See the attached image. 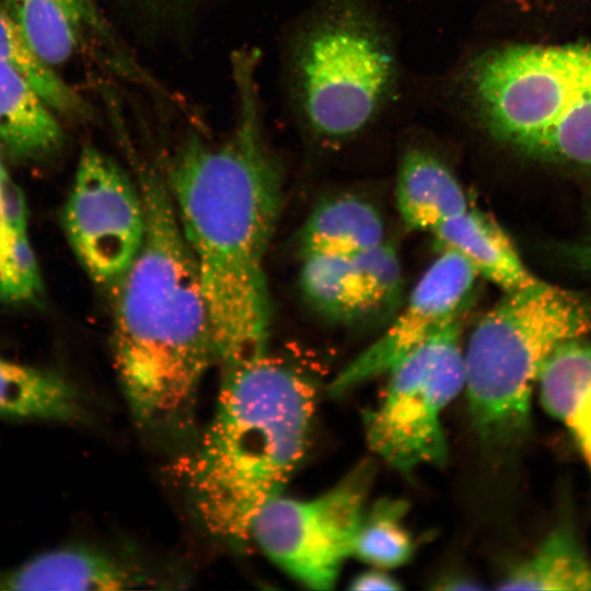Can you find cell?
<instances>
[{"mask_svg":"<svg viewBox=\"0 0 591 591\" xmlns=\"http://www.w3.org/2000/svg\"><path fill=\"white\" fill-rule=\"evenodd\" d=\"M395 197L404 224L433 232L468 209L463 187L438 158L410 149L399 163Z\"/></svg>","mask_w":591,"mask_h":591,"instance_id":"14","label":"cell"},{"mask_svg":"<svg viewBox=\"0 0 591 591\" xmlns=\"http://www.w3.org/2000/svg\"><path fill=\"white\" fill-rule=\"evenodd\" d=\"M351 590H398L402 586L384 569L374 568L356 576L351 583Z\"/></svg>","mask_w":591,"mask_h":591,"instance_id":"26","label":"cell"},{"mask_svg":"<svg viewBox=\"0 0 591 591\" xmlns=\"http://www.w3.org/2000/svg\"><path fill=\"white\" fill-rule=\"evenodd\" d=\"M317 394L311 374L268 350L222 369L213 417L186 474L209 532L234 544L251 538L256 514L305 454Z\"/></svg>","mask_w":591,"mask_h":591,"instance_id":"3","label":"cell"},{"mask_svg":"<svg viewBox=\"0 0 591 591\" xmlns=\"http://www.w3.org/2000/svg\"><path fill=\"white\" fill-rule=\"evenodd\" d=\"M11 271L18 304L37 302L43 294V282L27 233L12 236Z\"/></svg>","mask_w":591,"mask_h":591,"instance_id":"23","label":"cell"},{"mask_svg":"<svg viewBox=\"0 0 591 591\" xmlns=\"http://www.w3.org/2000/svg\"><path fill=\"white\" fill-rule=\"evenodd\" d=\"M140 1L147 4L148 7L157 8L159 10V9L166 8L173 3L176 4L177 2L184 1V0H140Z\"/></svg>","mask_w":591,"mask_h":591,"instance_id":"29","label":"cell"},{"mask_svg":"<svg viewBox=\"0 0 591 591\" xmlns=\"http://www.w3.org/2000/svg\"><path fill=\"white\" fill-rule=\"evenodd\" d=\"M386 374L382 398L364 416L370 448L402 473L443 464L448 445L441 417L465 381L457 320L436 331Z\"/></svg>","mask_w":591,"mask_h":591,"instance_id":"7","label":"cell"},{"mask_svg":"<svg viewBox=\"0 0 591 591\" xmlns=\"http://www.w3.org/2000/svg\"><path fill=\"white\" fill-rule=\"evenodd\" d=\"M140 580L107 554L88 546L51 549L0 573V590H121Z\"/></svg>","mask_w":591,"mask_h":591,"instance_id":"13","label":"cell"},{"mask_svg":"<svg viewBox=\"0 0 591 591\" xmlns=\"http://www.w3.org/2000/svg\"><path fill=\"white\" fill-rule=\"evenodd\" d=\"M0 1L54 68L88 56L117 74H132L135 66L95 0Z\"/></svg>","mask_w":591,"mask_h":591,"instance_id":"11","label":"cell"},{"mask_svg":"<svg viewBox=\"0 0 591 591\" xmlns=\"http://www.w3.org/2000/svg\"><path fill=\"white\" fill-rule=\"evenodd\" d=\"M7 172L0 155V301L16 303V293L11 271L12 236L2 220L1 216V189Z\"/></svg>","mask_w":591,"mask_h":591,"instance_id":"25","label":"cell"},{"mask_svg":"<svg viewBox=\"0 0 591 591\" xmlns=\"http://www.w3.org/2000/svg\"><path fill=\"white\" fill-rule=\"evenodd\" d=\"M591 332V303L543 282L505 293L474 327L464 349L468 409L487 443L524 433L542 367L560 344Z\"/></svg>","mask_w":591,"mask_h":591,"instance_id":"5","label":"cell"},{"mask_svg":"<svg viewBox=\"0 0 591 591\" xmlns=\"http://www.w3.org/2000/svg\"><path fill=\"white\" fill-rule=\"evenodd\" d=\"M570 258L579 269L591 274V228L587 236L570 250Z\"/></svg>","mask_w":591,"mask_h":591,"instance_id":"27","label":"cell"},{"mask_svg":"<svg viewBox=\"0 0 591 591\" xmlns=\"http://www.w3.org/2000/svg\"><path fill=\"white\" fill-rule=\"evenodd\" d=\"M384 241V221L369 201L340 195L320 202L304 222L300 243L303 255L327 253L354 256Z\"/></svg>","mask_w":591,"mask_h":591,"instance_id":"16","label":"cell"},{"mask_svg":"<svg viewBox=\"0 0 591 591\" xmlns=\"http://www.w3.org/2000/svg\"><path fill=\"white\" fill-rule=\"evenodd\" d=\"M299 282L306 301L326 317L349 322L367 315L351 256L304 254Z\"/></svg>","mask_w":591,"mask_h":591,"instance_id":"20","label":"cell"},{"mask_svg":"<svg viewBox=\"0 0 591 591\" xmlns=\"http://www.w3.org/2000/svg\"><path fill=\"white\" fill-rule=\"evenodd\" d=\"M59 115L23 78L0 65V148L23 161L60 150L65 131Z\"/></svg>","mask_w":591,"mask_h":591,"instance_id":"15","label":"cell"},{"mask_svg":"<svg viewBox=\"0 0 591 591\" xmlns=\"http://www.w3.org/2000/svg\"><path fill=\"white\" fill-rule=\"evenodd\" d=\"M468 86L498 139L542 159L591 164V40L493 49L474 62Z\"/></svg>","mask_w":591,"mask_h":591,"instance_id":"4","label":"cell"},{"mask_svg":"<svg viewBox=\"0 0 591 591\" xmlns=\"http://www.w3.org/2000/svg\"><path fill=\"white\" fill-rule=\"evenodd\" d=\"M83 414L81 395L71 382L0 357V417L76 421Z\"/></svg>","mask_w":591,"mask_h":591,"instance_id":"17","label":"cell"},{"mask_svg":"<svg viewBox=\"0 0 591 591\" xmlns=\"http://www.w3.org/2000/svg\"><path fill=\"white\" fill-rule=\"evenodd\" d=\"M1 216L3 223L11 235L26 233L27 207L21 188L8 174L1 189Z\"/></svg>","mask_w":591,"mask_h":591,"instance_id":"24","label":"cell"},{"mask_svg":"<svg viewBox=\"0 0 591 591\" xmlns=\"http://www.w3.org/2000/svg\"><path fill=\"white\" fill-rule=\"evenodd\" d=\"M371 477V467L363 464L313 498L278 495L256 514L251 538L298 582L314 590L332 589L354 555Z\"/></svg>","mask_w":591,"mask_h":591,"instance_id":"8","label":"cell"},{"mask_svg":"<svg viewBox=\"0 0 591 591\" xmlns=\"http://www.w3.org/2000/svg\"><path fill=\"white\" fill-rule=\"evenodd\" d=\"M137 175L146 234L117 285L115 364L137 422L171 432L188 426L201 381L217 362L216 347L166 181L149 166Z\"/></svg>","mask_w":591,"mask_h":591,"instance_id":"2","label":"cell"},{"mask_svg":"<svg viewBox=\"0 0 591 591\" xmlns=\"http://www.w3.org/2000/svg\"><path fill=\"white\" fill-rule=\"evenodd\" d=\"M407 505L402 500L382 499L364 511L354 555L381 569L406 564L414 553V542L403 524Z\"/></svg>","mask_w":591,"mask_h":591,"instance_id":"21","label":"cell"},{"mask_svg":"<svg viewBox=\"0 0 591 591\" xmlns=\"http://www.w3.org/2000/svg\"><path fill=\"white\" fill-rule=\"evenodd\" d=\"M440 250L464 258L505 293L535 288L536 278L522 262L511 239L489 215L470 208L431 232Z\"/></svg>","mask_w":591,"mask_h":591,"instance_id":"12","label":"cell"},{"mask_svg":"<svg viewBox=\"0 0 591 591\" xmlns=\"http://www.w3.org/2000/svg\"><path fill=\"white\" fill-rule=\"evenodd\" d=\"M441 588L447 590H472L480 587L466 578H453L444 581Z\"/></svg>","mask_w":591,"mask_h":591,"instance_id":"28","label":"cell"},{"mask_svg":"<svg viewBox=\"0 0 591 591\" xmlns=\"http://www.w3.org/2000/svg\"><path fill=\"white\" fill-rule=\"evenodd\" d=\"M367 315L390 312L399 302L403 274L396 250L385 241L351 256Z\"/></svg>","mask_w":591,"mask_h":591,"instance_id":"22","label":"cell"},{"mask_svg":"<svg viewBox=\"0 0 591 591\" xmlns=\"http://www.w3.org/2000/svg\"><path fill=\"white\" fill-rule=\"evenodd\" d=\"M0 65L23 78L61 117L85 120L88 101L45 61L23 35L0 1Z\"/></svg>","mask_w":591,"mask_h":591,"instance_id":"19","label":"cell"},{"mask_svg":"<svg viewBox=\"0 0 591 591\" xmlns=\"http://www.w3.org/2000/svg\"><path fill=\"white\" fill-rule=\"evenodd\" d=\"M478 275L460 255L441 250L385 332L354 358L329 385L340 395L390 369L445 324L457 320Z\"/></svg>","mask_w":591,"mask_h":591,"instance_id":"10","label":"cell"},{"mask_svg":"<svg viewBox=\"0 0 591 591\" xmlns=\"http://www.w3.org/2000/svg\"><path fill=\"white\" fill-rule=\"evenodd\" d=\"M291 94L317 136L343 139L361 131L384 103L394 60L384 37L350 9L313 19L288 54Z\"/></svg>","mask_w":591,"mask_h":591,"instance_id":"6","label":"cell"},{"mask_svg":"<svg viewBox=\"0 0 591 591\" xmlns=\"http://www.w3.org/2000/svg\"><path fill=\"white\" fill-rule=\"evenodd\" d=\"M62 227L88 276L97 285L117 286L146 234V210L137 179L112 157L85 144L63 206Z\"/></svg>","mask_w":591,"mask_h":591,"instance_id":"9","label":"cell"},{"mask_svg":"<svg viewBox=\"0 0 591 591\" xmlns=\"http://www.w3.org/2000/svg\"><path fill=\"white\" fill-rule=\"evenodd\" d=\"M255 55L234 57L236 119L228 137L188 136L166 184L206 300L222 369L268 350L266 254L282 204L279 163L260 117Z\"/></svg>","mask_w":591,"mask_h":591,"instance_id":"1","label":"cell"},{"mask_svg":"<svg viewBox=\"0 0 591 591\" xmlns=\"http://www.w3.org/2000/svg\"><path fill=\"white\" fill-rule=\"evenodd\" d=\"M498 589L591 591V560L576 536L559 528L510 570Z\"/></svg>","mask_w":591,"mask_h":591,"instance_id":"18","label":"cell"}]
</instances>
